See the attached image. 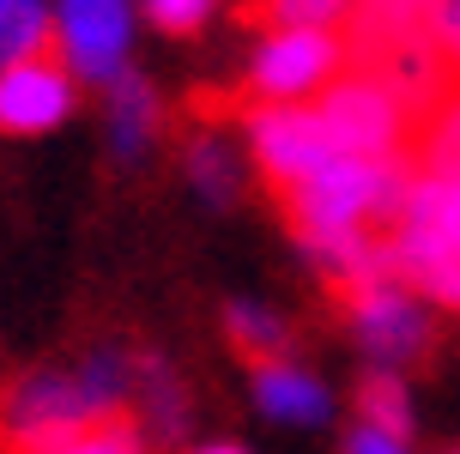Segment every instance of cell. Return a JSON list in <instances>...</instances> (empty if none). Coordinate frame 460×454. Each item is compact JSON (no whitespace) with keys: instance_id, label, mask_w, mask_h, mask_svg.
I'll list each match as a JSON object with an SVG mask.
<instances>
[{"instance_id":"obj_1","label":"cell","mask_w":460,"mask_h":454,"mask_svg":"<svg viewBox=\"0 0 460 454\" xmlns=\"http://www.w3.org/2000/svg\"><path fill=\"white\" fill-rule=\"evenodd\" d=\"M388 261L406 291L460 309V182L418 176L400 225L388 230Z\"/></svg>"},{"instance_id":"obj_2","label":"cell","mask_w":460,"mask_h":454,"mask_svg":"<svg viewBox=\"0 0 460 454\" xmlns=\"http://www.w3.org/2000/svg\"><path fill=\"white\" fill-rule=\"evenodd\" d=\"M309 110L322 115V128L340 158H412L418 115L376 73H364V67L340 73L327 91H315Z\"/></svg>"},{"instance_id":"obj_3","label":"cell","mask_w":460,"mask_h":454,"mask_svg":"<svg viewBox=\"0 0 460 454\" xmlns=\"http://www.w3.org/2000/svg\"><path fill=\"white\" fill-rule=\"evenodd\" d=\"M243 121H249L254 158H261V176L273 182V194L309 182L315 170H327V164L340 158L327 128H322V115L309 110V103H249Z\"/></svg>"},{"instance_id":"obj_4","label":"cell","mask_w":460,"mask_h":454,"mask_svg":"<svg viewBox=\"0 0 460 454\" xmlns=\"http://www.w3.org/2000/svg\"><path fill=\"white\" fill-rule=\"evenodd\" d=\"M345 67V37L327 24H303V31H273L249 67V85L261 103H297L309 91H327Z\"/></svg>"},{"instance_id":"obj_5","label":"cell","mask_w":460,"mask_h":454,"mask_svg":"<svg viewBox=\"0 0 460 454\" xmlns=\"http://www.w3.org/2000/svg\"><path fill=\"white\" fill-rule=\"evenodd\" d=\"M340 309L376 363H418L430 352V340H437L430 316L412 303L406 285H364V291L340 297Z\"/></svg>"},{"instance_id":"obj_6","label":"cell","mask_w":460,"mask_h":454,"mask_svg":"<svg viewBox=\"0 0 460 454\" xmlns=\"http://www.w3.org/2000/svg\"><path fill=\"white\" fill-rule=\"evenodd\" d=\"M55 31H61V49H67V67L79 79H103V85L121 73V55H128V37H134L128 0H61Z\"/></svg>"},{"instance_id":"obj_7","label":"cell","mask_w":460,"mask_h":454,"mask_svg":"<svg viewBox=\"0 0 460 454\" xmlns=\"http://www.w3.org/2000/svg\"><path fill=\"white\" fill-rule=\"evenodd\" d=\"M73 110V85L67 67L55 61H19V67H0V134H49L61 128Z\"/></svg>"},{"instance_id":"obj_8","label":"cell","mask_w":460,"mask_h":454,"mask_svg":"<svg viewBox=\"0 0 460 454\" xmlns=\"http://www.w3.org/2000/svg\"><path fill=\"white\" fill-rule=\"evenodd\" d=\"M254 400L279 424H322L327 418V387L297 363H261L254 369Z\"/></svg>"},{"instance_id":"obj_9","label":"cell","mask_w":460,"mask_h":454,"mask_svg":"<svg viewBox=\"0 0 460 454\" xmlns=\"http://www.w3.org/2000/svg\"><path fill=\"white\" fill-rule=\"evenodd\" d=\"M412 164L418 176H442V182H460V85L442 97L437 110L418 121L412 134Z\"/></svg>"},{"instance_id":"obj_10","label":"cell","mask_w":460,"mask_h":454,"mask_svg":"<svg viewBox=\"0 0 460 454\" xmlns=\"http://www.w3.org/2000/svg\"><path fill=\"white\" fill-rule=\"evenodd\" d=\"M152 121H158V97H152V85H146L139 73L121 67L110 79V146L121 152V158H139Z\"/></svg>"},{"instance_id":"obj_11","label":"cell","mask_w":460,"mask_h":454,"mask_svg":"<svg viewBox=\"0 0 460 454\" xmlns=\"http://www.w3.org/2000/svg\"><path fill=\"white\" fill-rule=\"evenodd\" d=\"M358 412H364V431L388 436V442L412 436V400H406V382L394 369H369L358 382Z\"/></svg>"},{"instance_id":"obj_12","label":"cell","mask_w":460,"mask_h":454,"mask_svg":"<svg viewBox=\"0 0 460 454\" xmlns=\"http://www.w3.org/2000/svg\"><path fill=\"white\" fill-rule=\"evenodd\" d=\"M49 43V13L43 0H0V67L37 61Z\"/></svg>"},{"instance_id":"obj_13","label":"cell","mask_w":460,"mask_h":454,"mask_svg":"<svg viewBox=\"0 0 460 454\" xmlns=\"http://www.w3.org/2000/svg\"><path fill=\"white\" fill-rule=\"evenodd\" d=\"M225 327H230V345H236L254 369H261V363H285V345H291V340H285V321H279V316L254 309V303H230Z\"/></svg>"},{"instance_id":"obj_14","label":"cell","mask_w":460,"mask_h":454,"mask_svg":"<svg viewBox=\"0 0 460 454\" xmlns=\"http://www.w3.org/2000/svg\"><path fill=\"white\" fill-rule=\"evenodd\" d=\"M351 0H254L243 6V19H261L273 31H303V24H333Z\"/></svg>"},{"instance_id":"obj_15","label":"cell","mask_w":460,"mask_h":454,"mask_svg":"<svg viewBox=\"0 0 460 454\" xmlns=\"http://www.w3.org/2000/svg\"><path fill=\"white\" fill-rule=\"evenodd\" d=\"M188 170H194V182H200V194H207V200L225 206L230 194H236V164H230V152L218 146V139H194Z\"/></svg>"},{"instance_id":"obj_16","label":"cell","mask_w":460,"mask_h":454,"mask_svg":"<svg viewBox=\"0 0 460 454\" xmlns=\"http://www.w3.org/2000/svg\"><path fill=\"white\" fill-rule=\"evenodd\" d=\"M61 454H146L139 449V436H134V424L121 418V412H110V418H97L92 431L79 436L73 449H61Z\"/></svg>"},{"instance_id":"obj_17","label":"cell","mask_w":460,"mask_h":454,"mask_svg":"<svg viewBox=\"0 0 460 454\" xmlns=\"http://www.w3.org/2000/svg\"><path fill=\"white\" fill-rule=\"evenodd\" d=\"M146 400H152V418H158L164 436L182 431V387H176V376L164 363H146Z\"/></svg>"},{"instance_id":"obj_18","label":"cell","mask_w":460,"mask_h":454,"mask_svg":"<svg viewBox=\"0 0 460 454\" xmlns=\"http://www.w3.org/2000/svg\"><path fill=\"white\" fill-rule=\"evenodd\" d=\"M146 13H152V24H158V31L188 37V31H200V19L212 13V0H146Z\"/></svg>"},{"instance_id":"obj_19","label":"cell","mask_w":460,"mask_h":454,"mask_svg":"<svg viewBox=\"0 0 460 454\" xmlns=\"http://www.w3.org/2000/svg\"><path fill=\"white\" fill-rule=\"evenodd\" d=\"M345 454H406V442H388V436H376V431H358L351 442H345Z\"/></svg>"},{"instance_id":"obj_20","label":"cell","mask_w":460,"mask_h":454,"mask_svg":"<svg viewBox=\"0 0 460 454\" xmlns=\"http://www.w3.org/2000/svg\"><path fill=\"white\" fill-rule=\"evenodd\" d=\"M200 454H243V449H200Z\"/></svg>"},{"instance_id":"obj_21","label":"cell","mask_w":460,"mask_h":454,"mask_svg":"<svg viewBox=\"0 0 460 454\" xmlns=\"http://www.w3.org/2000/svg\"><path fill=\"white\" fill-rule=\"evenodd\" d=\"M448 454H460V449H448Z\"/></svg>"}]
</instances>
